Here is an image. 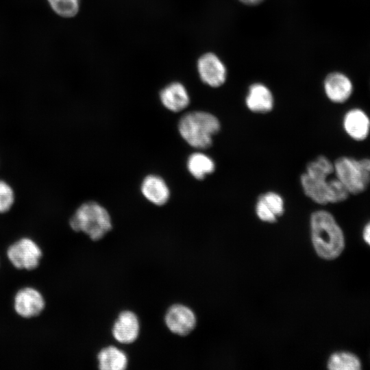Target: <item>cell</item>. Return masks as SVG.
Returning a JSON list of instances; mask_svg holds the SVG:
<instances>
[{
  "label": "cell",
  "instance_id": "obj_1",
  "mask_svg": "<svg viewBox=\"0 0 370 370\" xmlns=\"http://www.w3.org/2000/svg\"><path fill=\"white\" fill-rule=\"evenodd\" d=\"M312 244L317 255L323 260L338 258L345 247L344 232L332 213L318 210L310 218Z\"/></svg>",
  "mask_w": 370,
  "mask_h": 370
},
{
  "label": "cell",
  "instance_id": "obj_2",
  "mask_svg": "<svg viewBox=\"0 0 370 370\" xmlns=\"http://www.w3.org/2000/svg\"><path fill=\"white\" fill-rule=\"evenodd\" d=\"M221 129V123L214 114L204 111H193L184 114L178 123L182 138L191 147L204 149L212 145L213 136Z\"/></svg>",
  "mask_w": 370,
  "mask_h": 370
},
{
  "label": "cell",
  "instance_id": "obj_3",
  "mask_svg": "<svg viewBox=\"0 0 370 370\" xmlns=\"http://www.w3.org/2000/svg\"><path fill=\"white\" fill-rule=\"evenodd\" d=\"M69 223L73 231L82 232L93 241L101 239L112 227L108 211L95 201L82 204L70 218Z\"/></svg>",
  "mask_w": 370,
  "mask_h": 370
},
{
  "label": "cell",
  "instance_id": "obj_4",
  "mask_svg": "<svg viewBox=\"0 0 370 370\" xmlns=\"http://www.w3.org/2000/svg\"><path fill=\"white\" fill-rule=\"evenodd\" d=\"M334 163L336 177L345 186L349 194L358 195L366 190L370 184V158L356 159L341 156Z\"/></svg>",
  "mask_w": 370,
  "mask_h": 370
},
{
  "label": "cell",
  "instance_id": "obj_5",
  "mask_svg": "<svg viewBox=\"0 0 370 370\" xmlns=\"http://www.w3.org/2000/svg\"><path fill=\"white\" fill-rule=\"evenodd\" d=\"M43 251L33 238L24 236L8 245L5 251L6 258L10 264L19 271H33L40 265Z\"/></svg>",
  "mask_w": 370,
  "mask_h": 370
},
{
  "label": "cell",
  "instance_id": "obj_6",
  "mask_svg": "<svg viewBox=\"0 0 370 370\" xmlns=\"http://www.w3.org/2000/svg\"><path fill=\"white\" fill-rule=\"evenodd\" d=\"M46 305L44 295L33 286L19 288L12 299V308L16 314L27 320L36 318L42 314Z\"/></svg>",
  "mask_w": 370,
  "mask_h": 370
},
{
  "label": "cell",
  "instance_id": "obj_7",
  "mask_svg": "<svg viewBox=\"0 0 370 370\" xmlns=\"http://www.w3.org/2000/svg\"><path fill=\"white\" fill-rule=\"evenodd\" d=\"M164 322L172 333L178 336H186L196 327L197 317L189 307L181 304H175L167 309L164 315Z\"/></svg>",
  "mask_w": 370,
  "mask_h": 370
},
{
  "label": "cell",
  "instance_id": "obj_8",
  "mask_svg": "<svg viewBox=\"0 0 370 370\" xmlns=\"http://www.w3.org/2000/svg\"><path fill=\"white\" fill-rule=\"evenodd\" d=\"M197 70L200 79L208 86L217 88L225 82V66L213 53H206L199 58Z\"/></svg>",
  "mask_w": 370,
  "mask_h": 370
},
{
  "label": "cell",
  "instance_id": "obj_9",
  "mask_svg": "<svg viewBox=\"0 0 370 370\" xmlns=\"http://www.w3.org/2000/svg\"><path fill=\"white\" fill-rule=\"evenodd\" d=\"M140 323L137 315L131 310L121 312L112 328L113 338L122 344H130L138 338Z\"/></svg>",
  "mask_w": 370,
  "mask_h": 370
},
{
  "label": "cell",
  "instance_id": "obj_10",
  "mask_svg": "<svg viewBox=\"0 0 370 370\" xmlns=\"http://www.w3.org/2000/svg\"><path fill=\"white\" fill-rule=\"evenodd\" d=\"M342 125L346 134L356 141L365 140L370 133V118L362 109L354 108L347 111Z\"/></svg>",
  "mask_w": 370,
  "mask_h": 370
},
{
  "label": "cell",
  "instance_id": "obj_11",
  "mask_svg": "<svg viewBox=\"0 0 370 370\" xmlns=\"http://www.w3.org/2000/svg\"><path fill=\"white\" fill-rule=\"evenodd\" d=\"M323 87L326 97L335 103L346 102L354 90L352 80L340 72L328 74L324 80Z\"/></svg>",
  "mask_w": 370,
  "mask_h": 370
},
{
  "label": "cell",
  "instance_id": "obj_12",
  "mask_svg": "<svg viewBox=\"0 0 370 370\" xmlns=\"http://www.w3.org/2000/svg\"><path fill=\"white\" fill-rule=\"evenodd\" d=\"M255 212L260 221L274 223L284 212V199L280 194L274 191L264 193L257 199Z\"/></svg>",
  "mask_w": 370,
  "mask_h": 370
},
{
  "label": "cell",
  "instance_id": "obj_13",
  "mask_svg": "<svg viewBox=\"0 0 370 370\" xmlns=\"http://www.w3.org/2000/svg\"><path fill=\"white\" fill-rule=\"evenodd\" d=\"M305 195L318 204H330L331 178L314 177L305 172L300 177Z\"/></svg>",
  "mask_w": 370,
  "mask_h": 370
},
{
  "label": "cell",
  "instance_id": "obj_14",
  "mask_svg": "<svg viewBox=\"0 0 370 370\" xmlns=\"http://www.w3.org/2000/svg\"><path fill=\"white\" fill-rule=\"evenodd\" d=\"M247 108L255 113H267L273 108L274 99L272 92L264 84H251L246 96Z\"/></svg>",
  "mask_w": 370,
  "mask_h": 370
},
{
  "label": "cell",
  "instance_id": "obj_15",
  "mask_svg": "<svg viewBox=\"0 0 370 370\" xmlns=\"http://www.w3.org/2000/svg\"><path fill=\"white\" fill-rule=\"evenodd\" d=\"M160 98L168 110L177 112L185 109L190 103L187 90L180 82H172L161 90Z\"/></svg>",
  "mask_w": 370,
  "mask_h": 370
},
{
  "label": "cell",
  "instance_id": "obj_16",
  "mask_svg": "<svg viewBox=\"0 0 370 370\" xmlns=\"http://www.w3.org/2000/svg\"><path fill=\"white\" fill-rule=\"evenodd\" d=\"M141 191L148 201L157 206L165 204L170 196L169 188L164 180L156 175H149L143 180Z\"/></svg>",
  "mask_w": 370,
  "mask_h": 370
},
{
  "label": "cell",
  "instance_id": "obj_17",
  "mask_svg": "<svg viewBox=\"0 0 370 370\" xmlns=\"http://www.w3.org/2000/svg\"><path fill=\"white\" fill-rule=\"evenodd\" d=\"M97 360L101 370H124L128 362L126 354L113 345L102 348L97 354Z\"/></svg>",
  "mask_w": 370,
  "mask_h": 370
},
{
  "label": "cell",
  "instance_id": "obj_18",
  "mask_svg": "<svg viewBox=\"0 0 370 370\" xmlns=\"http://www.w3.org/2000/svg\"><path fill=\"white\" fill-rule=\"evenodd\" d=\"M187 169L195 179L203 180L214 171L215 163L204 153L195 152L187 160Z\"/></svg>",
  "mask_w": 370,
  "mask_h": 370
},
{
  "label": "cell",
  "instance_id": "obj_19",
  "mask_svg": "<svg viewBox=\"0 0 370 370\" xmlns=\"http://www.w3.org/2000/svg\"><path fill=\"white\" fill-rule=\"evenodd\" d=\"M327 368L330 370H360L362 362L354 353L341 350L332 353L327 360Z\"/></svg>",
  "mask_w": 370,
  "mask_h": 370
},
{
  "label": "cell",
  "instance_id": "obj_20",
  "mask_svg": "<svg viewBox=\"0 0 370 370\" xmlns=\"http://www.w3.org/2000/svg\"><path fill=\"white\" fill-rule=\"evenodd\" d=\"M305 173L314 177L328 178L334 173V163L325 156H319L307 164Z\"/></svg>",
  "mask_w": 370,
  "mask_h": 370
},
{
  "label": "cell",
  "instance_id": "obj_21",
  "mask_svg": "<svg viewBox=\"0 0 370 370\" xmlns=\"http://www.w3.org/2000/svg\"><path fill=\"white\" fill-rule=\"evenodd\" d=\"M51 8L58 15L64 18L75 16L80 5V0H47Z\"/></svg>",
  "mask_w": 370,
  "mask_h": 370
},
{
  "label": "cell",
  "instance_id": "obj_22",
  "mask_svg": "<svg viewBox=\"0 0 370 370\" xmlns=\"http://www.w3.org/2000/svg\"><path fill=\"white\" fill-rule=\"evenodd\" d=\"M15 202V193L11 185L0 180V214L9 212Z\"/></svg>",
  "mask_w": 370,
  "mask_h": 370
},
{
  "label": "cell",
  "instance_id": "obj_23",
  "mask_svg": "<svg viewBox=\"0 0 370 370\" xmlns=\"http://www.w3.org/2000/svg\"><path fill=\"white\" fill-rule=\"evenodd\" d=\"M362 237L364 242L370 247V220L365 223L362 228Z\"/></svg>",
  "mask_w": 370,
  "mask_h": 370
},
{
  "label": "cell",
  "instance_id": "obj_24",
  "mask_svg": "<svg viewBox=\"0 0 370 370\" xmlns=\"http://www.w3.org/2000/svg\"><path fill=\"white\" fill-rule=\"evenodd\" d=\"M241 2L249 5H257L261 3L263 0H239Z\"/></svg>",
  "mask_w": 370,
  "mask_h": 370
}]
</instances>
